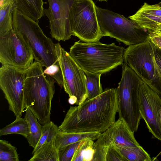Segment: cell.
I'll return each mask as SVG.
<instances>
[{
    "instance_id": "cell-1",
    "label": "cell",
    "mask_w": 161,
    "mask_h": 161,
    "mask_svg": "<svg viewBox=\"0 0 161 161\" xmlns=\"http://www.w3.org/2000/svg\"><path fill=\"white\" fill-rule=\"evenodd\" d=\"M118 112L116 89H106L98 96L81 104L70 106L59 127L67 132L102 133L115 121Z\"/></svg>"
},
{
    "instance_id": "cell-2",
    "label": "cell",
    "mask_w": 161,
    "mask_h": 161,
    "mask_svg": "<svg viewBox=\"0 0 161 161\" xmlns=\"http://www.w3.org/2000/svg\"><path fill=\"white\" fill-rule=\"evenodd\" d=\"M54 80L44 72L43 66L35 61L28 68L25 80L24 102L41 125L50 121L51 102L55 93Z\"/></svg>"
},
{
    "instance_id": "cell-3",
    "label": "cell",
    "mask_w": 161,
    "mask_h": 161,
    "mask_svg": "<svg viewBox=\"0 0 161 161\" xmlns=\"http://www.w3.org/2000/svg\"><path fill=\"white\" fill-rule=\"evenodd\" d=\"M125 50L124 47L115 43L107 44L79 41L71 47L69 53L83 70L102 74L122 64Z\"/></svg>"
},
{
    "instance_id": "cell-4",
    "label": "cell",
    "mask_w": 161,
    "mask_h": 161,
    "mask_svg": "<svg viewBox=\"0 0 161 161\" xmlns=\"http://www.w3.org/2000/svg\"><path fill=\"white\" fill-rule=\"evenodd\" d=\"M13 29L18 33L31 48L35 61L46 68L58 63L55 45L43 33L38 22L15 8L13 14Z\"/></svg>"
},
{
    "instance_id": "cell-5",
    "label": "cell",
    "mask_w": 161,
    "mask_h": 161,
    "mask_svg": "<svg viewBox=\"0 0 161 161\" xmlns=\"http://www.w3.org/2000/svg\"><path fill=\"white\" fill-rule=\"evenodd\" d=\"M142 79L129 66L123 67L121 80L116 88L119 118L133 132L137 131L142 116L139 104V91Z\"/></svg>"
},
{
    "instance_id": "cell-6",
    "label": "cell",
    "mask_w": 161,
    "mask_h": 161,
    "mask_svg": "<svg viewBox=\"0 0 161 161\" xmlns=\"http://www.w3.org/2000/svg\"><path fill=\"white\" fill-rule=\"evenodd\" d=\"M102 36H109L127 45L144 42L149 38V30L141 27L135 21L108 9L96 7Z\"/></svg>"
},
{
    "instance_id": "cell-7",
    "label": "cell",
    "mask_w": 161,
    "mask_h": 161,
    "mask_svg": "<svg viewBox=\"0 0 161 161\" xmlns=\"http://www.w3.org/2000/svg\"><path fill=\"white\" fill-rule=\"evenodd\" d=\"M124 61L143 81L161 95V74L149 38L144 42L129 46L125 49Z\"/></svg>"
},
{
    "instance_id": "cell-8",
    "label": "cell",
    "mask_w": 161,
    "mask_h": 161,
    "mask_svg": "<svg viewBox=\"0 0 161 161\" xmlns=\"http://www.w3.org/2000/svg\"><path fill=\"white\" fill-rule=\"evenodd\" d=\"M96 7L92 0H75L69 13L73 36L86 42H97L103 37Z\"/></svg>"
},
{
    "instance_id": "cell-9",
    "label": "cell",
    "mask_w": 161,
    "mask_h": 161,
    "mask_svg": "<svg viewBox=\"0 0 161 161\" xmlns=\"http://www.w3.org/2000/svg\"><path fill=\"white\" fill-rule=\"evenodd\" d=\"M34 59L32 50L13 29L0 34V62L2 65L26 69Z\"/></svg>"
},
{
    "instance_id": "cell-10",
    "label": "cell",
    "mask_w": 161,
    "mask_h": 161,
    "mask_svg": "<svg viewBox=\"0 0 161 161\" xmlns=\"http://www.w3.org/2000/svg\"><path fill=\"white\" fill-rule=\"evenodd\" d=\"M28 68L2 65L0 68V87L8 103L9 110L16 116L21 117L25 111L24 83Z\"/></svg>"
},
{
    "instance_id": "cell-11",
    "label": "cell",
    "mask_w": 161,
    "mask_h": 161,
    "mask_svg": "<svg viewBox=\"0 0 161 161\" xmlns=\"http://www.w3.org/2000/svg\"><path fill=\"white\" fill-rule=\"evenodd\" d=\"M55 47L63 77V87L69 97L77 98L75 104L80 105L87 99L84 71L59 43L55 44Z\"/></svg>"
},
{
    "instance_id": "cell-12",
    "label": "cell",
    "mask_w": 161,
    "mask_h": 161,
    "mask_svg": "<svg viewBox=\"0 0 161 161\" xmlns=\"http://www.w3.org/2000/svg\"><path fill=\"white\" fill-rule=\"evenodd\" d=\"M141 114L153 136L161 141V95L142 81L139 91Z\"/></svg>"
},
{
    "instance_id": "cell-13",
    "label": "cell",
    "mask_w": 161,
    "mask_h": 161,
    "mask_svg": "<svg viewBox=\"0 0 161 161\" xmlns=\"http://www.w3.org/2000/svg\"><path fill=\"white\" fill-rule=\"evenodd\" d=\"M48 8H44L43 14L49 21L52 38L60 41L69 40L73 35L69 13L75 0H47Z\"/></svg>"
},
{
    "instance_id": "cell-14",
    "label": "cell",
    "mask_w": 161,
    "mask_h": 161,
    "mask_svg": "<svg viewBox=\"0 0 161 161\" xmlns=\"http://www.w3.org/2000/svg\"><path fill=\"white\" fill-rule=\"evenodd\" d=\"M119 145L134 147L139 145L132 132L125 123L119 118L104 132L101 133L94 142V147Z\"/></svg>"
},
{
    "instance_id": "cell-15",
    "label": "cell",
    "mask_w": 161,
    "mask_h": 161,
    "mask_svg": "<svg viewBox=\"0 0 161 161\" xmlns=\"http://www.w3.org/2000/svg\"><path fill=\"white\" fill-rule=\"evenodd\" d=\"M129 18L141 27L149 30H161V2L154 5L144 3L133 15Z\"/></svg>"
},
{
    "instance_id": "cell-16",
    "label": "cell",
    "mask_w": 161,
    "mask_h": 161,
    "mask_svg": "<svg viewBox=\"0 0 161 161\" xmlns=\"http://www.w3.org/2000/svg\"><path fill=\"white\" fill-rule=\"evenodd\" d=\"M8 0L13 2L21 13L37 22L44 15L43 0Z\"/></svg>"
},
{
    "instance_id": "cell-17",
    "label": "cell",
    "mask_w": 161,
    "mask_h": 161,
    "mask_svg": "<svg viewBox=\"0 0 161 161\" xmlns=\"http://www.w3.org/2000/svg\"><path fill=\"white\" fill-rule=\"evenodd\" d=\"M101 133L97 132L78 133L59 131L55 139V144L59 151L70 144L87 138L96 140Z\"/></svg>"
},
{
    "instance_id": "cell-18",
    "label": "cell",
    "mask_w": 161,
    "mask_h": 161,
    "mask_svg": "<svg viewBox=\"0 0 161 161\" xmlns=\"http://www.w3.org/2000/svg\"><path fill=\"white\" fill-rule=\"evenodd\" d=\"M25 111V118L27 123L29 129V134L26 138L29 145L34 148L37 145L41 137L42 126L29 108H26Z\"/></svg>"
},
{
    "instance_id": "cell-19",
    "label": "cell",
    "mask_w": 161,
    "mask_h": 161,
    "mask_svg": "<svg viewBox=\"0 0 161 161\" xmlns=\"http://www.w3.org/2000/svg\"><path fill=\"white\" fill-rule=\"evenodd\" d=\"M54 139L42 145L28 160L59 161V152Z\"/></svg>"
},
{
    "instance_id": "cell-20",
    "label": "cell",
    "mask_w": 161,
    "mask_h": 161,
    "mask_svg": "<svg viewBox=\"0 0 161 161\" xmlns=\"http://www.w3.org/2000/svg\"><path fill=\"white\" fill-rule=\"evenodd\" d=\"M126 161H151L149 154L140 145L134 147H126L113 145Z\"/></svg>"
},
{
    "instance_id": "cell-21",
    "label": "cell",
    "mask_w": 161,
    "mask_h": 161,
    "mask_svg": "<svg viewBox=\"0 0 161 161\" xmlns=\"http://www.w3.org/2000/svg\"><path fill=\"white\" fill-rule=\"evenodd\" d=\"M15 8L14 3L8 0L0 6V34L13 30V14Z\"/></svg>"
},
{
    "instance_id": "cell-22",
    "label": "cell",
    "mask_w": 161,
    "mask_h": 161,
    "mask_svg": "<svg viewBox=\"0 0 161 161\" xmlns=\"http://www.w3.org/2000/svg\"><path fill=\"white\" fill-rule=\"evenodd\" d=\"M95 152L92 161H126L114 146L94 147Z\"/></svg>"
},
{
    "instance_id": "cell-23",
    "label": "cell",
    "mask_w": 161,
    "mask_h": 161,
    "mask_svg": "<svg viewBox=\"0 0 161 161\" xmlns=\"http://www.w3.org/2000/svg\"><path fill=\"white\" fill-rule=\"evenodd\" d=\"M94 140L87 138L81 141L76 149L72 161H92L95 152Z\"/></svg>"
},
{
    "instance_id": "cell-24",
    "label": "cell",
    "mask_w": 161,
    "mask_h": 161,
    "mask_svg": "<svg viewBox=\"0 0 161 161\" xmlns=\"http://www.w3.org/2000/svg\"><path fill=\"white\" fill-rule=\"evenodd\" d=\"M83 71L87 95V99L93 98L101 94L103 91L100 81L101 74Z\"/></svg>"
},
{
    "instance_id": "cell-25",
    "label": "cell",
    "mask_w": 161,
    "mask_h": 161,
    "mask_svg": "<svg viewBox=\"0 0 161 161\" xmlns=\"http://www.w3.org/2000/svg\"><path fill=\"white\" fill-rule=\"evenodd\" d=\"M14 134L21 135L27 138L29 134V129L25 118H22L20 116H17L14 121L0 130V136Z\"/></svg>"
},
{
    "instance_id": "cell-26",
    "label": "cell",
    "mask_w": 161,
    "mask_h": 161,
    "mask_svg": "<svg viewBox=\"0 0 161 161\" xmlns=\"http://www.w3.org/2000/svg\"><path fill=\"white\" fill-rule=\"evenodd\" d=\"M59 131V127L50 121L42 126V133L40 138L32 153L33 155L43 145L55 139Z\"/></svg>"
},
{
    "instance_id": "cell-27",
    "label": "cell",
    "mask_w": 161,
    "mask_h": 161,
    "mask_svg": "<svg viewBox=\"0 0 161 161\" xmlns=\"http://www.w3.org/2000/svg\"><path fill=\"white\" fill-rule=\"evenodd\" d=\"M17 148L8 141L0 140V161H19Z\"/></svg>"
},
{
    "instance_id": "cell-28",
    "label": "cell",
    "mask_w": 161,
    "mask_h": 161,
    "mask_svg": "<svg viewBox=\"0 0 161 161\" xmlns=\"http://www.w3.org/2000/svg\"><path fill=\"white\" fill-rule=\"evenodd\" d=\"M81 141L70 144L59 150V161H72L74 154Z\"/></svg>"
},
{
    "instance_id": "cell-29",
    "label": "cell",
    "mask_w": 161,
    "mask_h": 161,
    "mask_svg": "<svg viewBox=\"0 0 161 161\" xmlns=\"http://www.w3.org/2000/svg\"><path fill=\"white\" fill-rule=\"evenodd\" d=\"M44 72L53 78L60 86H63V77L59 63L46 68Z\"/></svg>"
},
{
    "instance_id": "cell-30",
    "label": "cell",
    "mask_w": 161,
    "mask_h": 161,
    "mask_svg": "<svg viewBox=\"0 0 161 161\" xmlns=\"http://www.w3.org/2000/svg\"><path fill=\"white\" fill-rule=\"evenodd\" d=\"M149 38L151 42L161 49V30H149Z\"/></svg>"
},
{
    "instance_id": "cell-31",
    "label": "cell",
    "mask_w": 161,
    "mask_h": 161,
    "mask_svg": "<svg viewBox=\"0 0 161 161\" xmlns=\"http://www.w3.org/2000/svg\"><path fill=\"white\" fill-rule=\"evenodd\" d=\"M152 43L154 58L158 69L161 74V49L152 42Z\"/></svg>"
},
{
    "instance_id": "cell-32",
    "label": "cell",
    "mask_w": 161,
    "mask_h": 161,
    "mask_svg": "<svg viewBox=\"0 0 161 161\" xmlns=\"http://www.w3.org/2000/svg\"><path fill=\"white\" fill-rule=\"evenodd\" d=\"M68 101L70 104L73 105L76 104L77 101V99L75 97L72 96L69 97Z\"/></svg>"
},
{
    "instance_id": "cell-33",
    "label": "cell",
    "mask_w": 161,
    "mask_h": 161,
    "mask_svg": "<svg viewBox=\"0 0 161 161\" xmlns=\"http://www.w3.org/2000/svg\"><path fill=\"white\" fill-rule=\"evenodd\" d=\"M3 0H0V6L2 5L3 3Z\"/></svg>"
},
{
    "instance_id": "cell-34",
    "label": "cell",
    "mask_w": 161,
    "mask_h": 161,
    "mask_svg": "<svg viewBox=\"0 0 161 161\" xmlns=\"http://www.w3.org/2000/svg\"><path fill=\"white\" fill-rule=\"evenodd\" d=\"M98 0L100 2H102V1H103L107 2L108 1V0Z\"/></svg>"
},
{
    "instance_id": "cell-35",
    "label": "cell",
    "mask_w": 161,
    "mask_h": 161,
    "mask_svg": "<svg viewBox=\"0 0 161 161\" xmlns=\"http://www.w3.org/2000/svg\"><path fill=\"white\" fill-rule=\"evenodd\" d=\"M160 115H161V112ZM159 154L161 155V151L160 152L159 154Z\"/></svg>"
}]
</instances>
